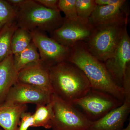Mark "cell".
<instances>
[{"label": "cell", "mask_w": 130, "mask_h": 130, "mask_svg": "<svg viewBox=\"0 0 130 130\" xmlns=\"http://www.w3.org/2000/svg\"><path fill=\"white\" fill-rule=\"evenodd\" d=\"M67 60L82 70L88 80L91 89L109 94L123 102L124 101L123 88L115 83L104 63L89 52L84 42H79L72 47Z\"/></svg>", "instance_id": "obj_1"}, {"label": "cell", "mask_w": 130, "mask_h": 130, "mask_svg": "<svg viewBox=\"0 0 130 130\" xmlns=\"http://www.w3.org/2000/svg\"><path fill=\"white\" fill-rule=\"evenodd\" d=\"M49 74L53 94L72 104L86 95L91 89L82 70L68 61L49 67Z\"/></svg>", "instance_id": "obj_2"}, {"label": "cell", "mask_w": 130, "mask_h": 130, "mask_svg": "<svg viewBox=\"0 0 130 130\" xmlns=\"http://www.w3.org/2000/svg\"><path fill=\"white\" fill-rule=\"evenodd\" d=\"M64 21L60 11L48 9L34 0H27L17 10L18 27L30 32L51 33L59 28Z\"/></svg>", "instance_id": "obj_3"}, {"label": "cell", "mask_w": 130, "mask_h": 130, "mask_svg": "<svg viewBox=\"0 0 130 130\" xmlns=\"http://www.w3.org/2000/svg\"><path fill=\"white\" fill-rule=\"evenodd\" d=\"M128 18L94 29L88 41L84 42L93 56L105 62L113 53L123 33L127 29Z\"/></svg>", "instance_id": "obj_4"}, {"label": "cell", "mask_w": 130, "mask_h": 130, "mask_svg": "<svg viewBox=\"0 0 130 130\" xmlns=\"http://www.w3.org/2000/svg\"><path fill=\"white\" fill-rule=\"evenodd\" d=\"M54 118L52 130H88L92 121L77 107L53 94Z\"/></svg>", "instance_id": "obj_5"}, {"label": "cell", "mask_w": 130, "mask_h": 130, "mask_svg": "<svg viewBox=\"0 0 130 130\" xmlns=\"http://www.w3.org/2000/svg\"><path fill=\"white\" fill-rule=\"evenodd\" d=\"M123 103L109 94L91 89L86 95L72 104L81 109L80 111L90 120L94 121Z\"/></svg>", "instance_id": "obj_6"}, {"label": "cell", "mask_w": 130, "mask_h": 130, "mask_svg": "<svg viewBox=\"0 0 130 130\" xmlns=\"http://www.w3.org/2000/svg\"><path fill=\"white\" fill-rule=\"evenodd\" d=\"M31 32L32 42L39 51L40 59L45 65L50 67L68 60L71 48L63 46L44 32L38 31Z\"/></svg>", "instance_id": "obj_7"}, {"label": "cell", "mask_w": 130, "mask_h": 130, "mask_svg": "<svg viewBox=\"0 0 130 130\" xmlns=\"http://www.w3.org/2000/svg\"><path fill=\"white\" fill-rule=\"evenodd\" d=\"M95 29L89 24L64 18L62 25L50 33L52 39L67 47L71 48L79 42H86L93 35Z\"/></svg>", "instance_id": "obj_8"}, {"label": "cell", "mask_w": 130, "mask_h": 130, "mask_svg": "<svg viewBox=\"0 0 130 130\" xmlns=\"http://www.w3.org/2000/svg\"><path fill=\"white\" fill-rule=\"evenodd\" d=\"M104 63L115 83L122 88L126 71L130 65V38L127 29L113 53Z\"/></svg>", "instance_id": "obj_9"}, {"label": "cell", "mask_w": 130, "mask_h": 130, "mask_svg": "<svg viewBox=\"0 0 130 130\" xmlns=\"http://www.w3.org/2000/svg\"><path fill=\"white\" fill-rule=\"evenodd\" d=\"M52 94L39 87L17 82L9 90L4 102L23 105H46L51 102Z\"/></svg>", "instance_id": "obj_10"}, {"label": "cell", "mask_w": 130, "mask_h": 130, "mask_svg": "<svg viewBox=\"0 0 130 130\" xmlns=\"http://www.w3.org/2000/svg\"><path fill=\"white\" fill-rule=\"evenodd\" d=\"M126 1L117 5H96L89 20L94 29L128 18L129 13L125 8Z\"/></svg>", "instance_id": "obj_11"}, {"label": "cell", "mask_w": 130, "mask_h": 130, "mask_svg": "<svg viewBox=\"0 0 130 130\" xmlns=\"http://www.w3.org/2000/svg\"><path fill=\"white\" fill-rule=\"evenodd\" d=\"M17 82L37 86L53 94L49 67L41 60L19 71Z\"/></svg>", "instance_id": "obj_12"}, {"label": "cell", "mask_w": 130, "mask_h": 130, "mask_svg": "<svg viewBox=\"0 0 130 130\" xmlns=\"http://www.w3.org/2000/svg\"><path fill=\"white\" fill-rule=\"evenodd\" d=\"M130 112V101L125 100L101 118L92 121L88 130H122Z\"/></svg>", "instance_id": "obj_13"}, {"label": "cell", "mask_w": 130, "mask_h": 130, "mask_svg": "<svg viewBox=\"0 0 130 130\" xmlns=\"http://www.w3.org/2000/svg\"><path fill=\"white\" fill-rule=\"evenodd\" d=\"M27 105L3 102L0 104V126L4 130H16L21 115L27 111Z\"/></svg>", "instance_id": "obj_14"}, {"label": "cell", "mask_w": 130, "mask_h": 130, "mask_svg": "<svg viewBox=\"0 0 130 130\" xmlns=\"http://www.w3.org/2000/svg\"><path fill=\"white\" fill-rule=\"evenodd\" d=\"M18 74L13 63V55L0 62V104L4 102L9 90L17 83Z\"/></svg>", "instance_id": "obj_15"}, {"label": "cell", "mask_w": 130, "mask_h": 130, "mask_svg": "<svg viewBox=\"0 0 130 130\" xmlns=\"http://www.w3.org/2000/svg\"><path fill=\"white\" fill-rule=\"evenodd\" d=\"M32 115L34 120L32 127H43L46 129H51L54 118L52 96L51 102L48 104L36 105V111Z\"/></svg>", "instance_id": "obj_16"}, {"label": "cell", "mask_w": 130, "mask_h": 130, "mask_svg": "<svg viewBox=\"0 0 130 130\" xmlns=\"http://www.w3.org/2000/svg\"><path fill=\"white\" fill-rule=\"evenodd\" d=\"M41 60L37 47L32 42L25 50L13 55L14 67L18 72Z\"/></svg>", "instance_id": "obj_17"}, {"label": "cell", "mask_w": 130, "mask_h": 130, "mask_svg": "<svg viewBox=\"0 0 130 130\" xmlns=\"http://www.w3.org/2000/svg\"><path fill=\"white\" fill-rule=\"evenodd\" d=\"M18 28L15 21L6 25L0 30V62L12 54L11 48V39Z\"/></svg>", "instance_id": "obj_18"}, {"label": "cell", "mask_w": 130, "mask_h": 130, "mask_svg": "<svg viewBox=\"0 0 130 130\" xmlns=\"http://www.w3.org/2000/svg\"><path fill=\"white\" fill-rule=\"evenodd\" d=\"M32 42L31 32L18 28L13 35L11 42L12 54L14 55L25 50Z\"/></svg>", "instance_id": "obj_19"}, {"label": "cell", "mask_w": 130, "mask_h": 130, "mask_svg": "<svg viewBox=\"0 0 130 130\" xmlns=\"http://www.w3.org/2000/svg\"><path fill=\"white\" fill-rule=\"evenodd\" d=\"M96 6L95 0H76V7L78 19L89 24V19Z\"/></svg>", "instance_id": "obj_20"}, {"label": "cell", "mask_w": 130, "mask_h": 130, "mask_svg": "<svg viewBox=\"0 0 130 130\" xmlns=\"http://www.w3.org/2000/svg\"><path fill=\"white\" fill-rule=\"evenodd\" d=\"M17 10L5 0H0V30L16 21Z\"/></svg>", "instance_id": "obj_21"}, {"label": "cell", "mask_w": 130, "mask_h": 130, "mask_svg": "<svg viewBox=\"0 0 130 130\" xmlns=\"http://www.w3.org/2000/svg\"><path fill=\"white\" fill-rule=\"evenodd\" d=\"M76 0H59L58 7L64 13V18L70 21H77L78 18L76 7Z\"/></svg>", "instance_id": "obj_22"}, {"label": "cell", "mask_w": 130, "mask_h": 130, "mask_svg": "<svg viewBox=\"0 0 130 130\" xmlns=\"http://www.w3.org/2000/svg\"><path fill=\"white\" fill-rule=\"evenodd\" d=\"M33 123L32 114L30 112H26L21 115L20 123L16 130H28L29 127H32Z\"/></svg>", "instance_id": "obj_23"}, {"label": "cell", "mask_w": 130, "mask_h": 130, "mask_svg": "<svg viewBox=\"0 0 130 130\" xmlns=\"http://www.w3.org/2000/svg\"><path fill=\"white\" fill-rule=\"evenodd\" d=\"M125 100L130 101V65L127 68L124 76L122 85Z\"/></svg>", "instance_id": "obj_24"}, {"label": "cell", "mask_w": 130, "mask_h": 130, "mask_svg": "<svg viewBox=\"0 0 130 130\" xmlns=\"http://www.w3.org/2000/svg\"><path fill=\"white\" fill-rule=\"evenodd\" d=\"M35 1L48 9L59 11L58 7L59 1L58 0H36Z\"/></svg>", "instance_id": "obj_25"}, {"label": "cell", "mask_w": 130, "mask_h": 130, "mask_svg": "<svg viewBox=\"0 0 130 130\" xmlns=\"http://www.w3.org/2000/svg\"><path fill=\"white\" fill-rule=\"evenodd\" d=\"M125 0H95L96 4L97 5H117L122 3Z\"/></svg>", "instance_id": "obj_26"}, {"label": "cell", "mask_w": 130, "mask_h": 130, "mask_svg": "<svg viewBox=\"0 0 130 130\" xmlns=\"http://www.w3.org/2000/svg\"><path fill=\"white\" fill-rule=\"evenodd\" d=\"M27 0H7V2L16 10L21 7Z\"/></svg>", "instance_id": "obj_27"}, {"label": "cell", "mask_w": 130, "mask_h": 130, "mask_svg": "<svg viewBox=\"0 0 130 130\" xmlns=\"http://www.w3.org/2000/svg\"><path fill=\"white\" fill-rule=\"evenodd\" d=\"M122 130H130V122L128 124V125L126 126V128L122 129Z\"/></svg>", "instance_id": "obj_28"}, {"label": "cell", "mask_w": 130, "mask_h": 130, "mask_svg": "<svg viewBox=\"0 0 130 130\" xmlns=\"http://www.w3.org/2000/svg\"><path fill=\"white\" fill-rule=\"evenodd\" d=\"M0 130H4L3 129H1V128H0Z\"/></svg>", "instance_id": "obj_29"}]
</instances>
